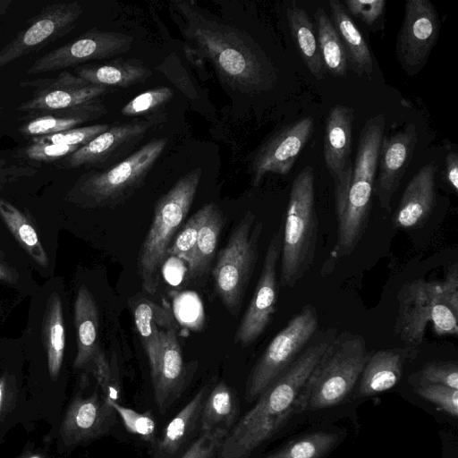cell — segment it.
I'll list each match as a JSON object with an SVG mask.
<instances>
[{"label": "cell", "mask_w": 458, "mask_h": 458, "mask_svg": "<svg viewBox=\"0 0 458 458\" xmlns=\"http://www.w3.org/2000/svg\"><path fill=\"white\" fill-rule=\"evenodd\" d=\"M335 333L313 339L295 360L258 397L255 405L233 425L215 458H249L293 417L304 412L301 392Z\"/></svg>", "instance_id": "1"}, {"label": "cell", "mask_w": 458, "mask_h": 458, "mask_svg": "<svg viewBox=\"0 0 458 458\" xmlns=\"http://www.w3.org/2000/svg\"><path fill=\"white\" fill-rule=\"evenodd\" d=\"M174 4L186 19L185 34L209 57L228 84L245 92H258L276 83L271 63L241 31L205 18L188 2Z\"/></svg>", "instance_id": "2"}, {"label": "cell", "mask_w": 458, "mask_h": 458, "mask_svg": "<svg viewBox=\"0 0 458 458\" xmlns=\"http://www.w3.org/2000/svg\"><path fill=\"white\" fill-rule=\"evenodd\" d=\"M385 125V115L378 114L360 131L345 207L336 219L335 259L351 255L367 227Z\"/></svg>", "instance_id": "3"}, {"label": "cell", "mask_w": 458, "mask_h": 458, "mask_svg": "<svg viewBox=\"0 0 458 458\" xmlns=\"http://www.w3.org/2000/svg\"><path fill=\"white\" fill-rule=\"evenodd\" d=\"M318 220L316 210L315 176L306 165L295 176L282 233L279 284L293 287L310 268L316 253Z\"/></svg>", "instance_id": "4"}, {"label": "cell", "mask_w": 458, "mask_h": 458, "mask_svg": "<svg viewBox=\"0 0 458 458\" xmlns=\"http://www.w3.org/2000/svg\"><path fill=\"white\" fill-rule=\"evenodd\" d=\"M371 354L360 335H335L313 369L301 392L304 411L332 408L354 389Z\"/></svg>", "instance_id": "5"}, {"label": "cell", "mask_w": 458, "mask_h": 458, "mask_svg": "<svg viewBox=\"0 0 458 458\" xmlns=\"http://www.w3.org/2000/svg\"><path fill=\"white\" fill-rule=\"evenodd\" d=\"M201 168L181 177L157 203L153 220L138 257V271L143 289L154 293L158 286L159 270L167 256L173 237L186 217L196 195Z\"/></svg>", "instance_id": "6"}, {"label": "cell", "mask_w": 458, "mask_h": 458, "mask_svg": "<svg viewBox=\"0 0 458 458\" xmlns=\"http://www.w3.org/2000/svg\"><path fill=\"white\" fill-rule=\"evenodd\" d=\"M166 142V139L152 140L117 165L101 172L82 174L67 198L87 208L121 204L142 185Z\"/></svg>", "instance_id": "7"}, {"label": "cell", "mask_w": 458, "mask_h": 458, "mask_svg": "<svg viewBox=\"0 0 458 458\" xmlns=\"http://www.w3.org/2000/svg\"><path fill=\"white\" fill-rule=\"evenodd\" d=\"M261 222L247 212L232 232L213 268L216 291L224 305L234 312L241 305L258 257Z\"/></svg>", "instance_id": "8"}, {"label": "cell", "mask_w": 458, "mask_h": 458, "mask_svg": "<svg viewBox=\"0 0 458 458\" xmlns=\"http://www.w3.org/2000/svg\"><path fill=\"white\" fill-rule=\"evenodd\" d=\"M318 327L316 309L302 307L271 340L250 372L245 399L252 402L272 384L299 356Z\"/></svg>", "instance_id": "9"}, {"label": "cell", "mask_w": 458, "mask_h": 458, "mask_svg": "<svg viewBox=\"0 0 458 458\" xmlns=\"http://www.w3.org/2000/svg\"><path fill=\"white\" fill-rule=\"evenodd\" d=\"M83 13L79 2L47 4L0 50V68L63 38Z\"/></svg>", "instance_id": "10"}, {"label": "cell", "mask_w": 458, "mask_h": 458, "mask_svg": "<svg viewBox=\"0 0 458 458\" xmlns=\"http://www.w3.org/2000/svg\"><path fill=\"white\" fill-rule=\"evenodd\" d=\"M438 13L429 0H408L396 40V55L407 73H417L427 63L439 35Z\"/></svg>", "instance_id": "11"}, {"label": "cell", "mask_w": 458, "mask_h": 458, "mask_svg": "<svg viewBox=\"0 0 458 458\" xmlns=\"http://www.w3.org/2000/svg\"><path fill=\"white\" fill-rule=\"evenodd\" d=\"M133 38L123 33L91 30L38 58L28 74L54 72L90 60L105 59L127 52Z\"/></svg>", "instance_id": "12"}, {"label": "cell", "mask_w": 458, "mask_h": 458, "mask_svg": "<svg viewBox=\"0 0 458 458\" xmlns=\"http://www.w3.org/2000/svg\"><path fill=\"white\" fill-rule=\"evenodd\" d=\"M281 248L282 233L278 230L267 245L255 292L235 334L236 343L242 345L253 343L272 319L277 301L276 267Z\"/></svg>", "instance_id": "13"}, {"label": "cell", "mask_w": 458, "mask_h": 458, "mask_svg": "<svg viewBox=\"0 0 458 458\" xmlns=\"http://www.w3.org/2000/svg\"><path fill=\"white\" fill-rule=\"evenodd\" d=\"M314 127L312 117H304L281 127L258 148L251 162V182L258 186L267 174L286 175L308 142Z\"/></svg>", "instance_id": "14"}, {"label": "cell", "mask_w": 458, "mask_h": 458, "mask_svg": "<svg viewBox=\"0 0 458 458\" xmlns=\"http://www.w3.org/2000/svg\"><path fill=\"white\" fill-rule=\"evenodd\" d=\"M417 142L418 132L413 123L382 139L373 194L377 196L380 207L387 212L391 209L392 197L409 167Z\"/></svg>", "instance_id": "15"}, {"label": "cell", "mask_w": 458, "mask_h": 458, "mask_svg": "<svg viewBox=\"0 0 458 458\" xmlns=\"http://www.w3.org/2000/svg\"><path fill=\"white\" fill-rule=\"evenodd\" d=\"M149 121L134 120L109 128L58 162L60 168L106 165L121 158L140 142L150 128Z\"/></svg>", "instance_id": "16"}, {"label": "cell", "mask_w": 458, "mask_h": 458, "mask_svg": "<svg viewBox=\"0 0 458 458\" xmlns=\"http://www.w3.org/2000/svg\"><path fill=\"white\" fill-rule=\"evenodd\" d=\"M109 90L108 87L89 84L77 75L63 72L19 105L17 110L28 115L71 108L98 100Z\"/></svg>", "instance_id": "17"}, {"label": "cell", "mask_w": 458, "mask_h": 458, "mask_svg": "<svg viewBox=\"0 0 458 458\" xmlns=\"http://www.w3.org/2000/svg\"><path fill=\"white\" fill-rule=\"evenodd\" d=\"M438 282L418 278L405 284L397 294L395 334L409 347L420 345L430 321L433 296Z\"/></svg>", "instance_id": "18"}, {"label": "cell", "mask_w": 458, "mask_h": 458, "mask_svg": "<svg viewBox=\"0 0 458 458\" xmlns=\"http://www.w3.org/2000/svg\"><path fill=\"white\" fill-rule=\"evenodd\" d=\"M154 397L159 412L165 414L179 397L185 383V368L176 328L166 330L159 350L149 363Z\"/></svg>", "instance_id": "19"}, {"label": "cell", "mask_w": 458, "mask_h": 458, "mask_svg": "<svg viewBox=\"0 0 458 458\" xmlns=\"http://www.w3.org/2000/svg\"><path fill=\"white\" fill-rule=\"evenodd\" d=\"M114 411L98 393L89 397L76 396L63 420L60 435L66 445L80 444L102 435Z\"/></svg>", "instance_id": "20"}, {"label": "cell", "mask_w": 458, "mask_h": 458, "mask_svg": "<svg viewBox=\"0 0 458 458\" xmlns=\"http://www.w3.org/2000/svg\"><path fill=\"white\" fill-rule=\"evenodd\" d=\"M353 117V108L343 105L335 106L327 117L323 154L335 186L352 172L353 164L350 155Z\"/></svg>", "instance_id": "21"}, {"label": "cell", "mask_w": 458, "mask_h": 458, "mask_svg": "<svg viewBox=\"0 0 458 458\" xmlns=\"http://www.w3.org/2000/svg\"><path fill=\"white\" fill-rule=\"evenodd\" d=\"M437 171V165L429 162L409 182L393 217L395 228H416L428 219L436 203Z\"/></svg>", "instance_id": "22"}, {"label": "cell", "mask_w": 458, "mask_h": 458, "mask_svg": "<svg viewBox=\"0 0 458 458\" xmlns=\"http://www.w3.org/2000/svg\"><path fill=\"white\" fill-rule=\"evenodd\" d=\"M106 113L105 106L98 99L71 108L28 114L23 117L25 123L19 131L31 139L79 127Z\"/></svg>", "instance_id": "23"}, {"label": "cell", "mask_w": 458, "mask_h": 458, "mask_svg": "<svg viewBox=\"0 0 458 458\" xmlns=\"http://www.w3.org/2000/svg\"><path fill=\"white\" fill-rule=\"evenodd\" d=\"M408 355L405 349L380 350L370 355L360 377L356 397L374 396L394 386Z\"/></svg>", "instance_id": "24"}, {"label": "cell", "mask_w": 458, "mask_h": 458, "mask_svg": "<svg viewBox=\"0 0 458 458\" xmlns=\"http://www.w3.org/2000/svg\"><path fill=\"white\" fill-rule=\"evenodd\" d=\"M328 6L331 21L345 51L348 68L360 77L370 78L373 58L364 37L340 1L331 0Z\"/></svg>", "instance_id": "25"}, {"label": "cell", "mask_w": 458, "mask_h": 458, "mask_svg": "<svg viewBox=\"0 0 458 458\" xmlns=\"http://www.w3.org/2000/svg\"><path fill=\"white\" fill-rule=\"evenodd\" d=\"M74 322L77 334V354L74 367L81 369L92 363L101 352L98 344V310L96 301L85 286L78 291L74 303Z\"/></svg>", "instance_id": "26"}, {"label": "cell", "mask_w": 458, "mask_h": 458, "mask_svg": "<svg viewBox=\"0 0 458 458\" xmlns=\"http://www.w3.org/2000/svg\"><path fill=\"white\" fill-rule=\"evenodd\" d=\"M208 392V386L202 387L170 420L157 443V458H173L190 441Z\"/></svg>", "instance_id": "27"}, {"label": "cell", "mask_w": 458, "mask_h": 458, "mask_svg": "<svg viewBox=\"0 0 458 458\" xmlns=\"http://www.w3.org/2000/svg\"><path fill=\"white\" fill-rule=\"evenodd\" d=\"M137 332L151 363L159 350L162 335L176 328L173 314L164 307L146 298H140L131 304Z\"/></svg>", "instance_id": "28"}, {"label": "cell", "mask_w": 458, "mask_h": 458, "mask_svg": "<svg viewBox=\"0 0 458 458\" xmlns=\"http://www.w3.org/2000/svg\"><path fill=\"white\" fill-rule=\"evenodd\" d=\"M287 21L296 49L310 72L318 80L325 76L314 25L308 13L296 5L287 9Z\"/></svg>", "instance_id": "29"}, {"label": "cell", "mask_w": 458, "mask_h": 458, "mask_svg": "<svg viewBox=\"0 0 458 458\" xmlns=\"http://www.w3.org/2000/svg\"><path fill=\"white\" fill-rule=\"evenodd\" d=\"M41 334L47 357L48 372L55 380L60 373L65 347L62 302L56 293H53L47 300Z\"/></svg>", "instance_id": "30"}, {"label": "cell", "mask_w": 458, "mask_h": 458, "mask_svg": "<svg viewBox=\"0 0 458 458\" xmlns=\"http://www.w3.org/2000/svg\"><path fill=\"white\" fill-rule=\"evenodd\" d=\"M237 411L234 394L225 383L220 382L206 397L199 418L200 433L229 432L235 424Z\"/></svg>", "instance_id": "31"}, {"label": "cell", "mask_w": 458, "mask_h": 458, "mask_svg": "<svg viewBox=\"0 0 458 458\" xmlns=\"http://www.w3.org/2000/svg\"><path fill=\"white\" fill-rule=\"evenodd\" d=\"M206 206L207 211L199 229L193 255L188 264L191 277L199 276L208 271L223 227L224 219L220 209L214 203Z\"/></svg>", "instance_id": "32"}, {"label": "cell", "mask_w": 458, "mask_h": 458, "mask_svg": "<svg viewBox=\"0 0 458 458\" xmlns=\"http://www.w3.org/2000/svg\"><path fill=\"white\" fill-rule=\"evenodd\" d=\"M75 73L89 84L122 88L143 82L152 74L149 69L128 61L81 66L75 69Z\"/></svg>", "instance_id": "33"}, {"label": "cell", "mask_w": 458, "mask_h": 458, "mask_svg": "<svg viewBox=\"0 0 458 458\" xmlns=\"http://www.w3.org/2000/svg\"><path fill=\"white\" fill-rule=\"evenodd\" d=\"M314 17L318 46L325 72L335 77L345 76L348 70L346 55L331 19L320 7L317 9Z\"/></svg>", "instance_id": "34"}, {"label": "cell", "mask_w": 458, "mask_h": 458, "mask_svg": "<svg viewBox=\"0 0 458 458\" xmlns=\"http://www.w3.org/2000/svg\"><path fill=\"white\" fill-rule=\"evenodd\" d=\"M0 216L19 244L40 266L47 267L48 259L38 233L29 217L11 202L0 198Z\"/></svg>", "instance_id": "35"}, {"label": "cell", "mask_w": 458, "mask_h": 458, "mask_svg": "<svg viewBox=\"0 0 458 458\" xmlns=\"http://www.w3.org/2000/svg\"><path fill=\"white\" fill-rule=\"evenodd\" d=\"M340 435L316 431L301 436L264 458H321L338 442Z\"/></svg>", "instance_id": "36"}, {"label": "cell", "mask_w": 458, "mask_h": 458, "mask_svg": "<svg viewBox=\"0 0 458 458\" xmlns=\"http://www.w3.org/2000/svg\"><path fill=\"white\" fill-rule=\"evenodd\" d=\"M206 211L207 206L205 205L191 216L170 244L167 254L183 259L187 264L190 263L196 245L199 229Z\"/></svg>", "instance_id": "37"}, {"label": "cell", "mask_w": 458, "mask_h": 458, "mask_svg": "<svg viewBox=\"0 0 458 458\" xmlns=\"http://www.w3.org/2000/svg\"><path fill=\"white\" fill-rule=\"evenodd\" d=\"M458 310L444 297L440 283L432 299L430 321L437 335H456L458 333Z\"/></svg>", "instance_id": "38"}, {"label": "cell", "mask_w": 458, "mask_h": 458, "mask_svg": "<svg viewBox=\"0 0 458 458\" xmlns=\"http://www.w3.org/2000/svg\"><path fill=\"white\" fill-rule=\"evenodd\" d=\"M107 404L119 415L125 428L135 435L151 441L156 433V422L147 413H140L136 411L123 406L113 399L105 398Z\"/></svg>", "instance_id": "39"}, {"label": "cell", "mask_w": 458, "mask_h": 458, "mask_svg": "<svg viewBox=\"0 0 458 458\" xmlns=\"http://www.w3.org/2000/svg\"><path fill=\"white\" fill-rule=\"evenodd\" d=\"M109 128V125L105 123L76 127L60 132L31 138V142L75 145L81 147Z\"/></svg>", "instance_id": "40"}, {"label": "cell", "mask_w": 458, "mask_h": 458, "mask_svg": "<svg viewBox=\"0 0 458 458\" xmlns=\"http://www.w3.org/2000/svg\"><path fill=\"white\" fill-rule=\"evenodd\" d=\"M173 95V90L168 87L157 88L142 92L131 99L122 108V114L125 116L145 114L168 102Z\"/></svg>", "instance_id": "41"}, {"label": "cell", "mask_w": 458, "mask_h": 458, "mask_svg": "<svg viewBox=\"0 0 458 458\" xmlns=\"http://www.w3.org/2000/svg\"><path fill=\"white\" fill-rule=\"evenodd\" d=\"M80 146L54 143L31 142L19 149V158L34 162H53L61 160L76 151Z\"/></svg>", "instance_id": "42"}, {"label": "cell", "mask_w": 458, "mask_h": 458, "mask_svg": "<svg viewBox=\"0 0 458 458\" xmlns=\"http://www.w3.org/2000/svg\"><path fill=\"white\" fill-rule=\"evenodd\" d=\"M417 393L427 401L434 403L449 415H458V389L442 385H422Z\"/></svg>", "instance_id": "43"}, {"label": "cell", "mask_w": 458, "mask_h": 458, "mask_svg": "<svg viewBox=\"0 0 458 458\" xmlns=\"http://www.w3.org/2000/svg\"><path fill=\"white\" fill-rule=\"evenodd\" d=\"M423 385H442L458 389V366L456 362H431L421 370Z\"/></svg>", "instance_id": "44"}, {"label": "cell", "mask_w": 458, "mask_h": 458, "mask_svg": "<svg viewBox=\"0 0 458 458\" xmlns=\"http://www.w3.org/2000/svg\"><path fill=\"white\" fill-rule=\"evenodd\" d=\"M227 434L228 432L225 430L200 433L180 458H215L222 441Z\"/></svg>", "instance_id": "45"}, {"label": "cell", "mask_w": 458, "mask_h": 458, "mask_svg": "<svg viewBox=\"0 0 458 458\" xmlns=\"http://www.w3.org/2000/svg\"><path fill=\"white\" fill-rule=\"evenodd\" d=\"M344 7L352 16L371 26L383 15L386 1L346 0L344 1Z\"/></svg>", "instance_id": "46"}, {"label": "cell", "mask_w": 458, "mask_h": 458, "mask_svg": "<svg viewBox=\"0 0 458 458\" xmlns=\"http://www.w3.org/2000/svg\"><path fill=\"white\" fill-rule=\"evenodd\" d=\"M37 173L38 170L32 166L13 165L0 158V191L10 182L23 177H31Z\"/></svg>", "instance_id": "47"}, {"label": "cell", "mask_w": 458, "mask_h": 458, "mask_svg": "<svg viewBox=\"0 0 458 458\" xmlns=\"http://www.w3.org/2000/svg\"><path fill=\"white\" fill-rule=\"evenodd\" d=\"M441 292L452 307L458 310V267L453 264L447 270L445 278L440 283Z\"/></svg>", "instance_id": "48"}, {"label": "cell", "mask_w": 458, "mask_h": 458, "mask_svg": "<svg viewBox=\"0 0 458 458\" xmlns=\"http://www.w3.org/2000/svg\"><path fill=\"white\" fill-rule=\"evenodd\" d=\"M446 181L453 191H458V155L456 151H449L445 157Z\"/></svg>", "instance_id": "49"}, {"label": "cell", "mask_w": 458, "mask_h": 458, "mask_svg": "<svg viewBox=\"0 0 458 458\" xmlns=\"http://www.w3.org/2000/svg\"><path fill=\"white\" fill-rule=\"evenodd\" d=\"M9 384L6 376L0 377V416L5 410V407L9 401Z\"/></svg>", "instance_id": "50"}, {"label": "cell", "mask_w": 458, "mask_h": 458, "mask_svg": "<svg viewBox=\"0 0 458 458\" xmlns=\"http://www.w3.org/2000/svg\"><path fill=\"white\" fill-rule=\"evenodd\" d=\"M17 278L18 275L13 269L0 262V280L14 283Z\"/></svg>", "instance_id": "51"}, {"label": "cell", "mask_w": 458, "mask_h": 458, "mask_svg": "<svg viewBox=\"0 0 458 458\" xmlns=\"http://www.w3.org/2000/svg\"><path fill=\"white\" fill-rule=\"evenodd\" d=\"M19 458H45V456L38 452H28Z\"/></svg>", "instance_id": "52"}]
</instances>
